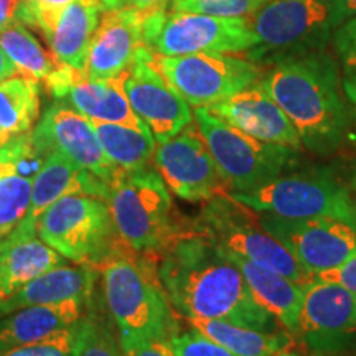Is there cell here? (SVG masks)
Segmentation results:
<instances>
[{
    "label": "cell",
    "mask_w": 356,
    "mask_h": 356,
    "mask_svg": "<svg viewBox=\"0 0 356 356\" xmlns=\"http://www.w3.org/2000/svg\"><path fill=\"white\" fill-rule=\"evenodd\" d=\"M157 264L173 310L186 320H222L262 332L284 330L254 299L239 267L195 229L168 244L157 256Z\"/></svg>",
    "instance_id": "cell-1"
},
{
    "label": "cell",
    "mask_w": 356,
    "mask_h": 356,
    "mask_svg": "<svg viewBox=\"0 0 356 356\" xmlns=\"http://www.w3.org/2000/svg\"><path fill=\"white\" fill-rule=\"evenodd\" d=\"M261 84L286 113L302 147L328 157L351 136V119L335 60L325 50L292 56L273 65Z\"/></svg>",
    "instance_id": "cell-2"
},
{
    "label": "cell",
    "mask_w": 356,
    "mask_h": 356,
    "mask_svg": "<svg viewBox=\"0 0 356 356\" xmlns=\"http://www.w3.org/2000/svg\"><path fill=\"white\" fill-rule=\"evenodd\" d=\"M97 269L106 310L121 335L172 340L180 332L160 282L157 256L142 254L124 244Z\"/></svg>",
    "instance_id": "cell-3"
},
{
    "label": "cell",
    "mask_w": 356,
    "mask_h": 356,
    "mask_svg": "<svg viewBox=\"0 0 356 356\" xmlns=\"http://www.w3.org/2000/svg\"><path fill=\"white\" fill-rule=\"evenodd\" d=\"M121 239L142 254L159 256L168 244L193 231L180 215L168 186L152 167L119 170L106 198Z\"/></svg>",
    "instance_id": "cell-4"
},
{
    "label": "cell",
    "mask_w": 356,
    "mask_h": 356,
    "mask_svg": "<svg viewBox=\"0 0 356 356\" xmlns=\"http://www.w3.org/2000/svg\"><path fill=\"white\" fill-rule=\"evenodd\" d=\"M37 234L65 259L97 269L124 244L106 200L68 195L37 220Z\"/></svg>",
    "instance_id": "cell-5"
},
{
    "label": "cell",
    "mask_w": 356,
    "mask_h": 356,
    "mask_svg": "<svg viewBox=\"0 0 356 356\" xmlns=\"http://www.w3.org/2000/svg\"><path fill=\"white\" fill-rule=\"evenodd\" d=\"M249 25L254 44L246 58L257 65L323 50L337 30L328 0H270Z\"/></svg>",
    "instance_id": "cell-6"
},
{
    "label": "cell",
    "mask_w": 356,
    "mask_h": 356,
    "mask_svg": "<svg viewBox=\"0 0 356 356\" xmlns=\"http://www.w3.org/2000/svg\"><path fill=\"white\" fill-rule=\"evenodd\" d=\"M191 225L222 254L239 256L267 266L302 286L314 279L274 236L264 231L251 208L231 198L228 191L204 202Z\"/></svg>",
    "instance_id": "cell-7"
},
{
    "label": "cell",
    "mask_w": 356,
    "mask_h": 356,
    "mask_svg": "<svg viewBox=\"0 0 356 356\" xmlns=\"http://www.w3.org/2000/svg\"><path fill=\"white\" fill-rule=\"evenodd\" d=\"M193 119L226 191L231 193H248L279 177L292 165L299 152L248 136L207 108H195Z\"/></svg>",
    "instance_id": "cell-8"
},
{
    "label": "cell",
    "mask_w": 356,
    "mask_h": 356,
    "mask_svg": "<svg viewBox=\"0 0 356 356\" xmlns=\"http://www.w3.org/2000/svg\"><path fill=\"white\" fill-rule=\"evenodd\" d=\"M228 193L256 213L291 220L332 216L355 222L356 200L350 188L323 167L282 172L248 193Z\"/></svg>",
    "instance_id": "cell-9"
},
{
    "label": "cell",
    "mask_w": 356,
    "mask_h": 356,
    "mask_svg": "<svg viewBox=\"0 0 356 356\" xmlns=\"http://www.w3.org/2000/svg\"><path fill=\"white\" fill-rule=\"evenodd\" d=\"M144 42L155 55L184 56L197 53H246L254 44L249 17H211L190 12L145 15Z\"/></svg>",
    "instance_id": "cell-10"
},
{
    "label": "cell",
    "mask_w": 356,
    "mask_h": 356,
    "mask_svg": "<svg viewBox=\"0 0 356 356\" xmlns=\"http://www.w3.org/2000/svg\"><path fill=\"white\" fill-rule=\"evenodd\" d=\"M155 66L178 95L193 108H208L228 99L262 78L259 65L249 58L228 53L155 55Z\"/></svg>",
    "instance_id": "cell-11"
},
{
    "label": "cell",
    "mask_w": 356,
    "mask_h": 356,
    "mask_svg": "<svg viewBox=\"0 0 356 356\" xmlns=\"http://www.w3.org/2000/svg\"><path fill=\"white\" fill-rule=\"evenodd\" d=\"M296 338L309 356H350L356 350V293L315 277L307 282Z\"/></svg>",
    "instance_id": "cell-12"
},
{
    "label": "cell",
    "mask_w": 356,
    "mask_h": 356,
    "mask_svg": "<svg viewBox=\"0 0 356 356\" xmlns=\"http://www.w3.org/2000/svg\"><path fill=\"white\" fill-rule=\"evenodd\" d=\"M257 221L314 277L356 254L353 221L332 216L291 220L267 213H257Z\"/></svg>",
    "instance_id": "cell-13"
},
{
    "label": "cell",
    "mask_w": 356,
    "mask_h": 356,
    "mask_svg": "<svg viewBox=\"0 0 356 356\" xmlns=\"http://www.w3.org/2000/svg\"><path fill=\"white\" fill-rule=\"evenodd\" d=\"M124 89L137 118L154 139L165 142L193 122L190 104L170 86L155 66V55L142 47L124 76Z\"/></svg>",
    "instance_id": "cell-14"
},
{
    "label": "cell",
    "mask_w": 356,
    "mask_h": 356,
    "mask_svg": "<svg viewBox=\"0 0 356 356\" xmlns=\"http://www.w3.org/2000/svg\"><path fill=\"white\" fill-rule=\"evenodd\" d=\"M154 167L172 193L190 203L208 202L226 191L207 142L193 122L155 147Z\"/></svg>",
    "instance_id": "cell-15"
},
{
    "label": "cell",
    "mask_w": 356,
    "mask_h": 356,
    "mask_svg": "<svg viewBox=\"0 0 356 356\" xmlns=\"http://www.w3.org/2000/svg\"><path fill=\"white\" fill-rule=\"evenodd\" d=\"M30 137L40 157L58 152L109 185L119 172L106 157L91 119L65 102L48 106Z\"/></svg>",
    "instance_id": "cell-16"
},
{
    "label": "cell",
    "mask_w": 356,
    "mask_h": 356,
    "mask_svg": "<svg viewBox=\"0 0 356 356\" xmlns=\"http://www.w3.org/2000/svg\"><path fill=\"white\" fill-rule=\"evenodd\" d=\"M102 7L88 0H73L65 6H30L22 3L20 22L38 30L60 63L83 71L86 56L99 24Z\"/></svg>",
    "instance_id": "cell-17"
},
{
    "label": "cell",
    "mask_w": 356,
    "mask_h": 356,
    "mask_svg": "<svg viewBox=\"0 0 356 356\" xmlns=\"http://www.w3.org/2000/svg\"><path fill=\"white\" fill-rule=\"evenodd\" d=\"M124 76L126 71L114 78L91 79L83 71L61 63L43 84L48 95L71 106L91 121L145 129L147 126L137 118L127 99Z\"/></svg>",
    "instance_id": "cell-18"
},
{
    "label": "cell",
    "mask_w": 356,
    "mask_h": 356,
    "mask_svg": "<svg viewBox=\"0 0 356 356\" xmlns=\"http://www.w3.org/2000/svg\"><path fill=\"white\" fill-rule=\"evenodd\" d=\"M145 15L131 7L108 8L99 24L86 56L84 74L91 79H106L131 68L144 42Z\"/></svg>",
    "instance_id": "cell-19"
},
{
    "label": "cell",
    "mask_w": 356,
    "mask_h": 356,
    "mask_svg": "<svg viewBox=\"0 0 356 356\" xmlns=\"http://www.w3.org/2000/svg\"><path fill=\"white\" fill-rule=\"evenodd\" d=\"M207 109L256 139L291 147L293 150L302 149V140L291 119L266 91L261 79Z\"/></svg>",
    "instance_id": "cell-20"
},
{
    "label": "cell",
    "mask_w": 356,
    "mask_h": 356,
    "mask_svg": "<svg viewBox=\"0 0 356 356\" xmlns=\"http://www.w3.org/2000/svg\"><path fill=\"white\" fill-rule=\"evenodd\" d=\"M109 184L102 178L89 173L71 162L65 155L50 152L44 157L42 167L33 177L32 203L29 213L20 226L25 229L37 231V220L56 200L68 195H88L106 200L109 195Z\"/></svg>",
    "instance_id": "cell-21"
},
{
    "label": "cell",
    "mask_w": 356,
    "mask_h": 356,
    "mask_svg": "<svg viewBox=\"0 0 356 356\" xmlns=\"http://www.w3.org/2000/svg\"><path fill=\"white\" fill-rule=\"evenodd\" d=\"M89 302L91 297L32 305L0 317V353L38 343L56 333L76 327L86 314Z\"/></svg>",
    "instance_id": "cell-22"
},
{
    "label": "cell",
    "mask_w": 356,
    "mask_h": 356,
    "mask_svg": "<svg viewBox=\"0 0 356 356\" xmlns=\"http://www.w3.org/2000/svg\"><path fill=\"white\" fill-rule=\"evenodd\" d=\"M65 266V257L37 238L35 231L17 226L0 239V302L55 267Z\"/></svg>",
    "instance_id": "cell-23"
},
{
    "label": "cell",
    "mask_w": 356,
    "mask_h": 356,
    "mask_svg": "<svg viewBox=\"0 0 356 356\" xmlns=\"http://www.w3.org/2000/svg\"><path fill=\"white\" fill-rule=\"evenodd\" d=\"M225 256L239 267L259 305L277 320L289 335L296 338L304 302V286L267 266L256 264L239 256Z\"/></svg>",
    "instance_id": "cell-24"
},
{
    "label": "cell",
    "mask_w": 356,
    "mask_h": 356,
    "mask_svg": "<svg viewBox=\"0 0 356 356\" xmlns=\"http://www.w3.org/2000/svg\"><path fill=\"white\" fill-rule=\"evenodd\" d=\"M95 267L60 266L48 270L0 302V317L32 305L58 304L70 299H89L95 287Z\"/></svg>",
    "instance_id": "cell-25"
},
{
    "label": "cell",
    "mask_w": 356,
    "mask_h": 356,
    "mask_svg": "<svg viewBox=\"0 0 356 356\" xmlns=\"http://www.w3.org/2000/svg\"><path fill=\"white\" fill-rule=\"evenodd\" d=\"M191 328L216 341L236 356H273L293 346V337L286 330L262 332L222 320H186Z\"/></svg>",
    "instance_id": "cell-26"
},
{
    "label": "cell",
    "mask_w": 356,
    "mask_h": 356,
    "mask_svg": "<svg viewBox=\"0 0 356 356\" xmlns=\"http://www.w3.org/2000/svg\"><path fill=\"white\" fill-rule=\"evenodd\" d=\"M38 115V81L15 74L0 83V147L32 131Z\"/></svg>",
    "instance_id": "cell-27"
},
{
    "label": "cell",
    "mask_w": 356,
    "mask_h": 356,
    "mask_svg": "<svg viewBox=\"0 0 356 356\" xmlns=\"http://www.w3.org/2000/svg\"><path fill=\"white\" fill-rule=\"evenodd\" d=\"M92 126L106 157L118 170H137L149 165L154 159L157 140L147 127L137 129L101 121H92Z\"/></svg>",
    "instance_id": "cell-28"
},
{
    "label": "cell",
    "mask_w": 356,
    "mask_h": 356,
    "mask_svg": "<svg viewBox=\"0 0 356 356\" xmlns=\"http://www.w3.org/2000/svg\"><path fill=\"white\" fill-rule=\"evenodd\" d=\"M0 48L15 66L19 74L44 83L60 68V61L50 55L30 29L15 22L0 33Z\"/></svg>",
    "instance_id": "cell-29"
},
{
    "label": "cell",
    "mask_w": 356,
    "mask_h": 356,
    "mask_svg": "<svg viewBox=\"0 0 356 356\" xmlns=\"http://www.w3.org/2000/svg\"><path fill=\"white\" fill-rule=\"evenodd\" d=\"M33 177L20 170L0 175V239L12 233L29 213Z\"/></svg>",
    "instance_id": "cell-30"
},
{
    "label": "cell",
    "mask_w": 356,
    "mask_h": 356,
    "mask_svg": "<svg viewBox=\"0 0 356 356\" xmlns=\"http://www.w3.org/2000/svg\"><path fill=\"white\" fill-rule=\"evenodd\" d=\"M95 307L92 300L89 302L86 314L78 323L76 356H124L119 333Z\"/></svg>",
    "instance_id": "cell-31"
},
{
    "label": "cell",
    "mask_w": 356,
    "mask_h": 356,
    "mask_svg": "<svg viewBox=\"0 0 356 356\" xmlns=\"http://www.w3.org/2000/svg\"><path fill=\"white\" fill-rule=\"evenodd\" d=\"M267 2L270 0H184V2L170 7V10L236 19V17L252 15Z\"/></svg>",
    "instance_id": "cell-32"
},
{
    "label": "cell",
    "mask_w": 356,
    "mask_h": 356,
    "mask_svg": "<svg viewBox=\"0 0 356 356\" xmlns=\"http://www.w3.org/2000/svg\"><path fill=\"white\" fill-rule=\"evenodd\" d=\"M30 132L20 136L19 139L8 142L7 145L0 147V175L10 170L24 172L25 165L32 167L37 172L40 170L44 159L40 157L37 150H35Z\"/></svg>",
    "instance_id": "cell-33"
},
{
    "label": "cell",
    "mask_w": 356,
    "mask_h": 356,
    "mask_svg": "<svg viewBox=\"0 0 356 356\" xmlns=\"http://www.w3.org/2000/svg\"><path fill=\"white\" fill-rule=\"evenodd\" d=\"M76 335L78 325L38 343L3 351L0 356H76Z\"/></svg>",
    "instance_id": "cell-34"
},
{
    "label": "cell",
    "mask_w": 356,
    "mask_h": 356,
    "mask_svg": "<svg viewBox=\"0 0 356 356\" xmlns=\"http://www.w3.org/2000/svg\"><path fill=\"white\" fill-rule=\"evenodd\" d=\"M170 345L177 356H236L191 327L188 332L180 330L172 337Z\"/></svg>",
    "instance_id": "cell-35"
},
{
    "label": "cell",
    "mask_w": 356,
    "mask_h": 356,
    "mask_svg": "<svg viewBox=\"0 0 356 356\" xmlns=\"http://www.w3.org/2000/svg\"><path fill=\"white\" fill-rule=\"evenodd\" d=\"M119 343L124 356H177L170 340H155V338L119 333Z\"/></svg>",
    "instance_id": "cell-36"
},
{
    "label": "cell",
    "mask_w": 356,
    "mask_h": 356,
    "mask_svg": "<svg viewBox=\"0 0 356 356\" xmlns=\"http://www.w3.org/2000/svg\"><path fill=\"white\" fill-rule=\"evenodd\" d=\"M333 47L343 66L356 61V17L341 24L332 35Z\"/></svg>",
    "instance_id": "cell-37"
},
{
    "label": "cell",
    "mask_w": 356,
    "mask_h": 356,
    "mask_svg": "<svg viewBox=\"0 0 356 356\" xmlns=\"http://www.w3.org/2000/svg\"><path fill=\"white\" fill-rule=\"evenodd\" d=\"M315 279L340 284V286H343L348 289V291L356 293V254L351 256L348 261L343 262V264L317 274Z\"/></svg>",
    "instance_id": "cell-38"
},
{
    "label": "cell",
    "mask_w": 356,
    "mask_h": 356,
    "mask_svg": "<svg viewBox=\"0 0 356 356\" xmlns=\"http://www.w3.org/2000/svg\"><path fill=\"white\" fill-rule=\"evenodd\" d=\"M341 86L346 97V102L350 104L351 118L356 122V61L351 65L343 66V78H341Z\"/></svg>",
    "instance_id": "cell-39"
},
{
    "label": "cell",
    "mask_w": 356,
    "mask_h": 356,
    "mask_svg": "<svg viewBox=\"0 0 356 356\" xmlns=\"http://www.w3.org/2000/svg\"><path fill=\"white\" fill-rule=\"evenodd\" d=\"M333 17V24L338 29L346 20L356 17V0H328Z\"/></svg>",
    "instance_id": "cell-40"
},
{
    "label": "cell",
    "mask_w": 356,
    "mask_h": 356,
    "mask_svg": "<svg viewBox=\"0 0 356 356\" xmlns=\"http://www.w3.org/2000/svg\"><path fill=\"white\" fill-rule=\"evenodd\" d=\"M22 0H0V33L15 22H20Z\"/></svg>",
    "instance_id": "cell-41"
},
{
    "label": "cell",
    "mask_w": 356,
    "mask_h": 356,
    "mask_svg": "<svg viewBox=\"0 0 356 356\" xmlns=\"http://www.w3.org/2000/svg\"><path fill=\"white\" fill-rule=\"evenodd\" d=\"M124 7H131L144 15H154L170 10V0H124Z\"/></svg>",
    "instance_id": "cell-42"
},
{
    "label": "cell",
    "mask_w": 356,
    "mask_h": 356,
    "mask_svg": "<svg viewBox=\"0 0 356 356\" xmlns=\"http://www.w3.org/2000/svg\"><path fill=\"white\" fill-rule=\"evenodd\" d=\"M22 2L30 3V6H65V3L73 2V0H22ZM88 2H95L97 6L102 7V10L108 8H118L124 7V0H88Z\"/></svg>",
    "instance_id": "cell-43"
},
{
    "label": "cell",
    "mask_w": 356,
    "mask_h": 356,
    "mask_svg": "<svg viewBox=\"0 0 356 356\" xmlns=\"http://www.w3.org/2000/svg\"><path fill=\"white\" fill-rule=\"evenodd\" d=\"M15 74H19V71H17L12 61L8 60L6 53H3L2 48H0V83L6 81L8 78L15 76Z\"/></svg>",
    "instance_id": "cell-44"
},
{
    "label": "cell",
    "mask_w": 356,
    "mask_h": 356,
    "mask_svg": "<svg viewBox=\"0 0 356 356\" xmlns=\"http://www.w3.org/2000/svg\"><path fill=\"white\" fill-rule=\"evenodd\" d=\"M273 356H305V355H302L300 351L293 350L292 346H291V348H286V350L279 351V353H275V355H273Z\"/></svg>",
    "instance_id": "cell-45"
},
{
    "label": "cell",
    "mask_w": 356,
    "mask_h": 356,
    "mask_svg": "<svg viewBox=\"0 0 356 356\" xmlns=\"http://www.w3.org/2000/svg\"><path fill=\"white\" fill-rule=\"evenodd\" d=\"M350 188L356 193V160L353 163V168H351V175H350Z\"/></svg>",
    "instance_id": "cell-46"
},
{
    "label": "cell",
    "mask_w": 356,
    "mask_h": 356,
    "mask_svg": "<svg viewBox=\"0 0 356 356\" xmlns=\"http://www.w3.org/2000/svg\"><path fill=\"white\" fill-rule=\"evenodd\" d=\"M180 2H184V0H170V7L177 6V3H180Z\"/></svg>",
    "instance_id": "cell-47"
},
{
    "label": "cell",
    "mask_w": 356,
    "mask_h": 356,
    "mask_svg": "<svg viewBox=\"0 0 356 356\" xmlns=\"http://www.w3.org/2000/svg\"><path fill=\"white\" fill-rule=\"evenodd\" d=\"M355 225H356V215H355Z\"/></svg>",
    "instance_id": "cell-48"
}]
</instances>
